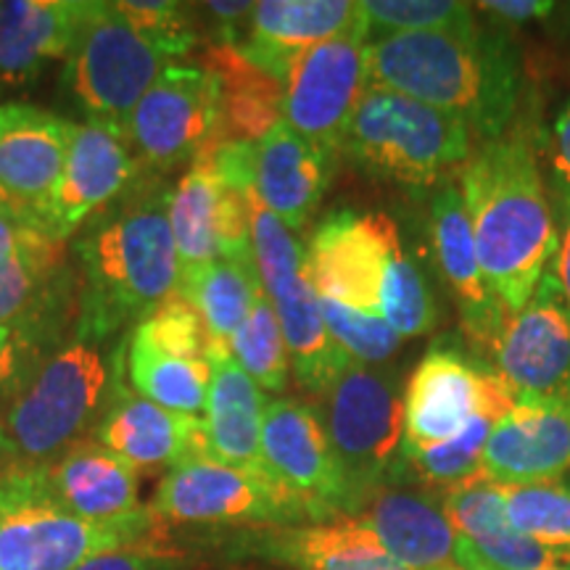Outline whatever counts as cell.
<instances>
[{
  "mask_svg": "<svg viewBox=\"0 0 570 570\" xmlns=\"http://www.w3.org/2000/svg\"><path fill=\"white\" fill-rule=\"evenodd\" d=\"M130 333L80 306L67 336L0 396V454L9 465H42L90 436L122 386Z\"/></svg>",
  "mask_w": 570,
  "mask_h": 570,
  "instance_id": "obj_1",
  "label": "cell"
},
{
  "mask_svg": "<svg viewBox=\"0 0 570 570\" xmlns=\"http://www.w3.org/2000/svg\"><path fill=\"white\" fill-rule=\"evenodd\" d=\"M481 269L508 315L523 309L558 248V227L525 130L487 140L462 169Z\"/></svg>",
  "mask_w": 570,
  "mask_h": 570,
  "instance_id": "obj_2",
  "label": "cell"
},
{
  "mask_svg": "<svg viewBox=\"0 0 570 570\" xmlns=\"http://www.w3.org/2000/svg\"><path fill=\"white\" fill-rule=\"evenodd\" d=\"M370 88L407 96L462 119L479 138H502L520 104L518 53L502 30L389 35L367 46Z\"/></svg>",
  "mask_w": 570,
  "mask_h": 570,
  "instance_id": "obj_3",
  "label": "cell"
},
{
  "mask_svg": "<svg viewBox=\"0 0 570 570\" xmlns=\"http://www.w3.org/2000/svg\"><path fill=\"white\" fill-rule=\"evenodd\" d=\"M167 185H138L92 214L75 240L82 273L80 306L127 331L180 294Z\"/></svg>",
  "mask_w": 570,
  "mask_h": 570,
  "instance_id": "obj_4",
  "label": "cell"
},
{
  "mask_svg": "<svg viewBox=\"0 0 570 570\" xmlns=\"http://www.w3.org/2000/svg\"><path fill=\"white\" fill-rule=\"evenodd\" d=\"M306 265L323 298L383 320L402 338L431 333L439 306L389 214L333 212L306 246Z\"/></svg>",
  "mask_w": 570,
  "mask_h": 570,
  "instance_id": "obj_5",
  "label": "cell"
},
{
  "mask_svg": "<svg viewBox=\"0 0 570 570\" xmlns=\"http://www.w3.org/2000/svg\"><path fill=\"white\" fill-rule=\"evenodd\" d=\"M161 520L151 508L114 523L71 515L42 487L38 468L0 475V570H75L119 550H148Z\"/></svg>",
  "mask_w": 570,
  "mask_h": 570,
  "instance_id": "obj_6",
  "label": "cell"
},
{
  "mask_svg": "<svg viewBox=\"0 0 570 570\" xmlns=\"http://www.w3.org/2000/svg\"><path fill=\"white\" fill-rule=\"evenodd\" d=\"M470 127L407 96L367 88L338 151L377 180L425 188L470 159Z\"/></svg>",
  "mask_w": 570,
  "mask_h": 570,
  "instance_id": "obj_7",
  "label": "cell"
},
{
  "mask_svg": "<svg viewBox=\"0 0 570 570\" xmlns=\"http://www.w3.org/2000/svg\"><path fill=\"white\" fill-rule=\"evenodd\" d=\"M323 402L320 417L352 494L354 515L375 491L407 470L402 383L396 370L352 360Z\"/></svg>",
  "mask_w": 570,
  "mask_h": 570,
  "instance_id": "obj_8",
  "label": "cell"
},
{
  "mask_svg": "<svg viewBox=\"0 0 570 570\" xmlns=\"http://www.w3.org/2000/svg\"><path fill=\"white\" fill-rule=\"evenodd\" d=\"M248 219H252V248L262 288L281 323L285 348L298 383L323 399L338 375L352 365V356L333 341L327 331L320 294L309 277L306 248L298 244L265 204L248 188Z\"/></svg>",
  "mask_w": 570,
  "mask_h": 570,
  "instance_id": "obj_9",
  "label": "cell"
},
{
  "mask_svg": "<svg viewBox=\"0 0 570 570\" xmlns=\"http://www.w3.org/2000/svg\"><path fill=\"white\" fill-rule=\"evenodd\" d=\"M173 63L114 3H88L67 56V85L88 119L127 130L135 106Z\"/></svg>",
  "mask_w": 570,
  "mask_h": 570,
  "instance_id": "obj_10",
  "label": "cell"
},
{
  "mask_svg": "<svg viewBox=\"0 0 570 570\" xmlns=\"http://www.w3.org/2000/svg\"><path fill=\"white\" fill-rule=\"evenodd\" d=\"M151 512L161 523L183 525H296L317 512L265 468H233L194 460L161 475Z\"/></svg>",
  "mask_w": 570,
  "mask_h": 570,
  "instance_id": "obj_11",
  "label": "cell"
},
{
  "mask_svg": "<svg viewBox=\"0 0 570 570\" xmlns=\"http://www.w3.org/2000/svg\"><path fill=\"white\" fill-rule=\"evenodd\" d=\"M125 138L156 173L198 161L223 142V82L212 69L169 63L135 106Z\"/></svg>",
  "mask_w": 570,
  "mask_h": 570,
  "instance_id": "obj_12",
  "label": "cell"
},
{
  "mask_svg": "<svg viewBox=\"0 0 570 570\" xmlns=\"http://www.w3.org/2000/svg\"><path fill=\"white\" fill-rule=\"evenodd\" d=\"M367 46L362 17L336 38L298 56L283 80L281 119L327 156L341 148L352 114L370 88Z\"/></svg>",
  "mask_w": 570,
  "mask_h": 570,
  "instance_id": "obj_13",
  "label": "cell"
},
{
  "mask_svg": "<svg viewBox=\"0 0 570 570\" xmlns=\"http://www.w3.org/2000/svg\"><path fill=\"white\" fill-rule=\"evenodd\" d=\"M512 407L515 396L497 370L433 344L404 389V452L454 439L479 412L502 417Z\"/></svg>",
  "mask_w": 570,
  "mask_h": 570,
  "instance_id": "obj_14",
  "label": "cell"
},
{
  "mask_svg": "<svg viewBox=\"0 0 570 570\" xmlns=\"http://www.w3.org/2000/svg\"><path fill=\"white\" fill-rule=\"evenodd\" d=\"M262 465L317 512L320 523L352 515V494L327 441L320 410L273 399L262 423Z\"/></svg>",
  "mask_w": 570,
  "mask_h": 570,
  "instance_id": "obj_15",
  "label": "cell"
},
{
  "mask_svg": "<svg viewBox=\"0 0 570 570\" xmlns=\"http://www.w3.org/2000/svg\"><path fill=\"white\" fill-rule=\"evenodd\" d=\"M494 360L515 399H570V306L550 273L531 302L508 317Z\"/></svg>",
  "mask_w": 570,
  "mask_h": 570,
  "instance_id": "obj_16",
  "label": "cell"
},
{
  "mask_svg": "<svg viewBox=\"0 0 570 570\" xmlns=\"http://www.w3.org/2000/svg\"><path fill=\"white\" fill-rule=\"evenodd\" d=\"M248 188L227 183L209 156L194 161L183 175L169 194V225L180 273L214 259H254Z\"/></svg>",
  "mask_w": 570,
  "mask_h": 570,
  "instance_id": "obj_17",
  "label": "cell"
},
{
  "mask_svg": "<svg viewBox=\"0 0 570 570\" xmlns=\"http://www.w3.org/2000/svg\"><path fill=\"white\" fill-rule=\"evenodd\" d=\"M135 175L138 159L122 130L96 119L75 125L67 164L42 219V230L63 244L80 233L92 214L122 196V190L135 183Z\"/></svg>",
  "mask_w": 570,
  "mask_h": 570,
  "instance_id": "obj_18",
  "label": "cell"
},
{
  "mask_svg": "<svg viewBox=\"0 0 570 570\" xmlns=\"http://www.w3.org/2000/svg\"><path fill=\"white\" fill-rule=\"evenodd\" d=\"M71 122L32 104H0V188L42 227L67 164Z\"/></svg>",
  "mask_w": 570,
  "mask_h": 570,
  "instance_id": "obj_19",
  "label": "cell"
},
{
  "mask_svg": "<svg viewBox=\"0 0 570 570\" xmlns=\"http://www.w3.org/2000/svg\"><path fill=\"white\" fill-rule=\"evenodd\" d=\"M570 470V399H515L491 428L481 473L502 487L558 481Z\"/></svg>",
  "mask_w": 570,
  "mask_h": 570,
  "instance_id": "obj_20",
  "label": "cell"
},
{
  "mask_svg": "<svg viewBox=\"0 0 570 570\" xmlns=\"http://www.w3.org/2000/svg\"><path fill=\"white\" fill-rule=\"evenodd\" d=\"M90 439L142 470H175L194 460H212L204 417L177 415L148 402L125 383L114 391Z\"/></svg>",
  "mask_w": 570,
  "mask_h": 570,
  "instance_id": "obj_21",
  "label": "cell"
},
{
  "mask_svg": "<svg viewBox=\"0 0 570 570\" xmlns=\"http://www.w3.org/2000/svg\"><path fill=\"white\" fill-rule=\"evenodd\" d=\"M431 240L449 294L458 302L462 331L475 346H489L494 352L510 315L499 304L487 275H483L479 252H475L473 225H470L465 198L458 185L446 183L433 196Z\"/></svg>",
  "mask_w": 570,
  "mask_h": 570,
  "instance_id": "obj_22",
  "label": "cell"
},
{
  "mask_svg": "<svg viewBox=\"0 0 570 570\" xmlns=\"http://www.w3.org/2000/svg\"><path fill=\"white\" fill-rule=\"evenodd\" d=\"M35 468L48 494L90 523H114L142 508L138 470L90 436Z\"/></svg>",
  "mask_w": 570,
  "mask_h": 570,
  "instance_id": "obj_23",
  "label": "cell"
},
{
  "mask_svg": "<svg viewBox=\"0 0 570 570\" xmlns=\"http://www.w3.org/2000/svg\"><path fill=\"white\" fill-rule=\"evenodd\" d=\"M240 552L291 570H410L383 550L360 520L254 529L238 537Z\"/></svg>",
  "mask_w": 570,
  "mask_h": 570,
  "instance_id": "obj_24",
  "label": "cell"
},
{
  "mask_svg": "<svg viewBox=\"0 0 570 570\" xmlns=\"http://www.w3.org/2000/svg\"><path fill=\"white\" fill-rule=\"evenodd\" d=\"M360 19L362 6L352 0H262L248 21V40L235 51L283 82L298 56Z\"/></svg>",
  "mask_w": 570,
  "mask_h": 570,
  "instance_id": "obj_25",
  "label": "cell"
},
{
  "mask_svg": "<svg viewBox=\"0 0 570 570\" xmlns=\"http://www.w3.org/2000/svg\"><path fill=\"white\" fill-rule=\"evenodd\" d=\"M327 164L331 156L281 119L254 142L256 198L288 230H298L323 202Z\"/></svg>",
  "mask_w": 570,
  "mask_h": 570,
  "instance_id": "obj_26",
  "label": "cell"
},
{
  "mask_svg": "<svg viewBox=\"0 0 570 570\" xmlns=\"http://www.w3.org/2000/svg\"><path fill=\"white\" fill-rule=\"evenodd\" d=\"M206 362L212 370L206 396L204 425L212 460L233 468L262 465V423H265V394L252 375L238 365L230 346L209 341Z\"/></svg>",
  "mask_w": 570,
  "mask_h": 570,
  "instance_id": "obj_27",
  "label": "cell"
},
{
  "mask_svg": "<svg viewBox=\"0 0 570 570\" xmlns=\"http://www.w3.org/2000/svg\"><path fill=\"white\" fill-rule=\"evenodd\" d=\"M375 533L396 562L410 570H436L454 562L458 531L433 497L381 489L352 515Z\"/></svg>",
  "mask_w": 570,
  "mask_h": 570,
  "instance_id": "obj_28",
  "label": "cell"
},
{
  "mask_svg": "<svg viewBox=\"0 0 570 570\" xmlns=\"http://www.w3.org/2000/svg\"><path fill=\"white\" fill-rule=\"evenodd\" d=\"M88 0H0V82L27 85L67 59Z\"/></svg>",
  "mask_w": 570,
  "mask_h": 570,
  "instance_id": "obj_29",
  "label": "cell"
},
{
  "mask_svg": "<svg viewBox=\"0 0 570 570\" xmlns=\"http://www.w3.org/2000/svg\"><path fill=\"white\" fill-rule=\"evenodd\" d=\"M254 259H214L180 273V296L202 317L212 341L227 344L262 294Z\"/></svg>",
  "mask_w": 570,
  "mask_h": 570,
  "instance_id": "obj_30",
  "label": "cell"
},
{
  "mask_svg": "<svg viewBox=\"0 0 570 570\" xmlns=\"http://www.w3.org/2000/svg\"><path fill=\"white\" fill-rule=\"evenodd\" d=\"M127 375L132 391L146 396L159 407L177 415L204 417L206 396H209L212 370L206 360H180L156 352L130 333L127 346Z\"/></svg>",
  "mask_w": 570,
  "mask_h": 570,
  "instance_id": "obj_31",
  "label": "cell"
},
{
  "mask_svg": "<svg viewBox=\"0 0 570 570\" xmlns=\"http://www.w3.org/2000/svg\"><path fill=\"white\" fill-rule=\"evenodd\" d=\"M77 312H80V298L77 306H71L63 294L30 315L0 325V396L17 386L67 336V325L75 323Z\"/></svg>",
  "mask_w": 570,
  "mask_h": 570,
  "instance_id": "obj_32",
  "label": "cell"
},
{
  "mask_svg": "<svg viewBox=\"0 0 570 570\" xmlns=\"http://www.w3.org/2000/svg\"><path fill=\"white\" fill-rule=\"evenodd\" d=\"M497 420L499 417L491 415V412H479L454 439L423 449H407L404 452V468L412 470L420 481L441 491V494L470 479H479V475H483V449H487L491 428H494Z\"/></svg>",
  "mask_w": 570,
  "mask_h": 570,
  "instance_id": "obj_33",
  "label": "cell"
},
{
  "mask_svg": "<svg viewBox=\"0 0 570 570\" xmlns=\"http://www.w3.org/2000/svg\"><path fill=\"white\" fill-rule=\"evenodd\" d=\"M227 346H230V354L259 389L281 394L288 386L291 356L288 348H285L281 323H277V315L265 291L256 296L252 312L227 341Z\"/></svg>",
  "mask_w": 570,
  "mask_h": 570,
  "instance_id": "obj_34",
  "label": "cell"
},
{
  "mask_svg": "<svg viewBox=\"0 0 570 570\" xmlns=\"http://www.w3.org/2000/svg\"><path fill=\"white\" fill-rule=\"evenodd\" d=\"M370 40L415 32H475L479 21L470 3L454 0H362Z\"/></svg>",
  "mask_w": 570,
  "mask_h": 570,
  "instance_id": "obj_35",
  "label": "cell"
},
{
  "mask_svg": "<svg viewBox=\"0 0 570 570\" xmlns=\"http://www.w3.org/2000/svg\"><path fill=\"white\" fill-rule=\"evenodd\" d=\"M63 252L13 256L0 262V325L19 320L67 294L59 283Z\"/></svg>",
  "mask_w": 570,
  "mask_h": 570,
  "instance_id": "obj_36",
  "label": "cell"
},
{
  "mask_svg": "<svg viewBox=\"0 0 570 570\" xmlns=\"http://www.w3.org/2000/svg\"><path fill=\"white\" fill-rule=\"evenodd\" d=\"M508 520L525 537L570 550V483L558 479L508 487Z\"/></svg>",
  "mask_w": 570,
  "mask_h": 570,
  "instance_id": "obj_37",
  "label": "cell"
},
{
  "mask_svg": "<svg viewBox=\"0 0 570 570\" xmlns=\"http://www.w3.org/2000/svg\"><path fill=\"white\" fill-rule=\"evenodd\" d=\"M439 502L454 531L470 541L491 539L512 529L508 520V487L489 481L487 475L444 491Z\"/></svg>",
  "mask_w": 570,
  "mask_h": 570,
  "instance_id": "obj_38",
  "label": "cell"
},
{
  "mask_svg": "<svg viewBox=\"0 0 570 570\" xmlns=\"http://www.w3.org/2000/svg\"><path fill=\"white\" fill-rule=\"evenodd\" d=\"M320 306H323L325 325L331 331L333 341L354 362H362V365H383V362L396 354L399 344L404 341L383 320L370 317L365 312H356L352 306L333 302V298L320 296Z\"/></svg>",
  "mask_w": 570,
  "mask_h": 570,
  "instance_id": "obj_39",
  "label": "cell"
},
{
  "mask_svg": "<svg viewBox=\"0 0 570 570\" xmlns=\"http://www.w3.org/2000/svg\"><path fill=\"white\" fill-rule=\"evenodd\" d=\"M132 336L154 346L156 352L180 360H206L212 341L198 312L180 294L135 325Z\"/></svg>",
  "mask_w": 570,
  "mask_h": 570,
  "instance_id": "obj_40",
  "label": "cell"
},
{
  "mask_svg": "<svg viewBox=\"0 0 570 570\" xmlns=\"http://www.w3.org/2000/svg\"><path fill=\"white\" fill-rule=\"evenodd\" d=\"M119 11L132 21L138 30L161 48L169 59H180L196 46V32L183 3H164V0H119Z\"/></svg>",
  "mask_w": 570,
  "mask_h": 570,
  "instance_id": "obj_41",
  "label": "cell"
},
{
  "mask_svg": "<svg viewBox=\"0 0 570 570\" xmlns=\"http://www.w3.org/2000/svg\"><path fill=\"white\" fill-rule=\"evenodd\" d=\"M63 252L61 240H56L27 219L24 214L0 209V262L13 259V256H35V254H56Z\"/></svg>",
  "mask_w": 570,
  "mask_h": 570,
  "instance_id": "obj_42",
  "label": "cell"
},
{
  "mask_svg": "<svg viewBox=\"0 0 570 570\" xmlns=\"http://www.w3.org/2000/svg\"><path fill=\"white\" fill-rule=\"evenodd\" d=\"M558 248H554L552 256V281L560 288L562 298H566L570 306V190H558Z\"/></svg>",
  "mask_w": 570,
  "mask_h": 570,
  "instance_id": "obj_43",
  "label": "cell"
},
{
  "mask_svg": "<svg viewBox=\"0 0 570 570\" xmlns=\"http://www.w3.org/2000/svg\"><path fill=\"white\" fill-rule=\"evenodd\" d=\"M175 562L151 550H119L85 560L75 570H173Z\"/></svg>",
  "mask_w": 570,
  "mask_h": 570,
  "instance_id": "obj_44",
  "label": "cell"
},
{
  "mask_svg": "<svg viewBox=\"0 0 570 570\" xmlns=\"http://www.w3.org/2000/svg\"><path fill=\"white\" fill-rule=\"evenodd\" d=\"M550 161L554 188L570 190V98L554 117L550 130Z\"/></svg>",
  "mask_w": 570,
  "mask_h": 570,
  "instance_id": "obj_45",
  "label": "cell"
},
{
  "mask_svg": "<svg viewBox=\"0 0 570 570\" xmlns=\"http://www.w3.org/2000/svg\"><path fill=\"white\" fill-rule=\"evenodd\" d=\"M473 9L487 11L489 17L499 21H512V24H525V21H537L550 17L558 9L547 0H487V3H475Z\"/></svg>",
  "mask_w": 570,
  "mask_h": 570,
  "instance_id": "obj_46",
  "label": "cell"
},
{
  "mask_svg": "<svg viewBox=\"0 0 570 570\" xmlns=\"http://www.w3.org/2000/svg\"><path fill=\"white\" fill-rule=\"evenodd\" d=\"M254 6L256 3H248V0H240V3H219V0H214V3H206V11H209L214 19L223 21L227 32H235L238 21H252Z\"/></svg>",
  "mask_w": 570,
  "mask_h": 570,
  "instance_id": "obj_47",
  "label": "cell"
},
{
  "mask_svg": "<svg viewBox=\"0 0 570 570\" xmlns=\"http://www.w3.org/2000/svg\"><path fill=\"white\" fill-rule=\"evenodd\" d=\"M454 566H458L460 570H494V568L483 566V562L475 558L473 552H470L465 537H460V533H458V547H454Z\"/></svg>",
  "mask_w": 570,
  "mask_h": 570,
  "instance_id": "obj_48",
  "label": "cell"
},
{
  "mask_svg": "<svg viewBox=\"0 0 570 570\" xmlns=\"http://www.w3.org/2000/svg\"><path fill=\"white\" fill-rule=\"evenodd\" d=\"M0 209H11V212H19V206L11 202L9 194H6L3 188H0ZM19 214H21V212H19Z\"/></svg>",
  "mask_w": 570,
  "mask_h": 570,
  "instance_id": "obj_49",
  "label": "cell"
},
{
  "mask_svg": "<svg viewBox=\"0 0 570 570\" xmlns=\"http://www.w3.org/2000/svg\"><path fill=\"white\" fill-rule=\"evenodd\" d=\"M9 468H11V465H9V462H6V460H3V454H0V475H3V473H6V470H9Z\"/></svg>",
  "mask_w": 570,
  "mask_h": 570,
  "instance_id": "obj_50",
  "label": "cell"
}]
</instances>
